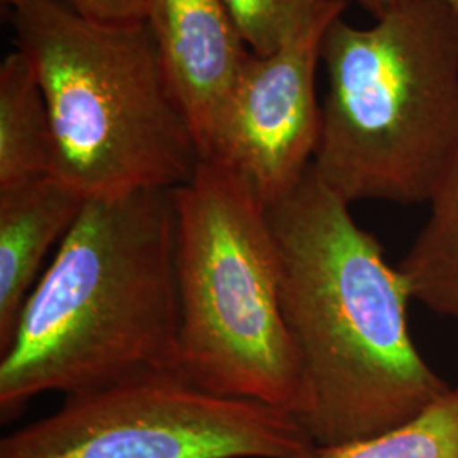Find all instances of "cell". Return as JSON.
<instances>
[{
	"mask_svg": "<svg viewBox=\"0 0 458 458\" xmlns=\"http://www.w3.org/2000/svg\"><path fill=\"white\" fill-rule=\"evenodd\" d=\"M174 189L89 197L0 353V414L33 397L179 372Z\"/></svg>",
	"mask_w": 458,
	"mask_h": 458,
	"instance_id": "2",
	"label": "cell"
},
{
	"mask_svg": "<svg viewBox=\"0 0 458 458\" xmlns=\"http://www.w3.org/2000/svg\"><path fill=\"white\" fill-rule=\"evenodd\" d=\"M428 202L429 217L397 268L412 299L458 319V131Z\"/></svg>",
	"mask_w": 458,
	"mask_h": 458,
	"instance_id": "11",
	"label": "cell"
},
{
	"mask_svg": "<svg viewBox=\"0 0 458 458\" xmlns=\"http://www.w3.org/2000/svg\"><path fill=\"white\" fill-rule=\"evenodd\" d=\"M267 211L299 363L291 414L316 446L386 433L442 399L450 387L411 338L410 289L350 204L311 165Z\"/></svg>",
	"mask_w": 458,
	"mask_h": 458,
	"instance_id": "1",
	"label": "cell"
},
{
	"mask_svg": "<svg viewBox=\"0 0 458 458\" xmlns=\"http://www.w3.org/2000/svg\"><path fill=\"white\" fill-rule=\"evenodd\" d=\"M442 2L446 4L452 9V13L458 17V0H442Z\"/></svg>",
	"mask_w": 458,
	"mask_h": 458,
	"instance_id": "16",
	"label": "cell"
},
{
	"mask_svg": "<svg viewBox=\"0 0 458 458\" xmlns=\"http://www.w3.org/2000/svg\"><path fill=\"white\" fill-rule=\"evenodd\" d=\"M312 168L348 204L429 200L458 131V17L404 0L357 28L336 17Z\"/></svg>",
	"mask_w": 458,
	"mask_h": 458,
	"instance_id": "3",
	"label": "cell"
},
{
	"mask_svg": "<svg viewBox=\"0 0 458 458\" xmlns=\"http://www.w3.org/2000/svg\"><path fill=\"white\" fill-rule=\"evenodd\" d=\"M346 5L331 0L270 55L250 51L202 151L240 172L267 206L289 194L314 162L321 132L316 70L327 28Z\"/></svg>",
	"mask_w": 458,
	"mask_h": 458,
	"instance_id": "7",
	"label": "cell"
},
{
	"mask_svg": "<svg viewBox=\"0 0 458 458\" xmlns=\"http://www.w3.org/2000/svg\"><path fill=\"white\" fill-rule=\"evenodd\" d=\"M174 200L179 372L208 393L291 412L299 363L267 204L240 172L211 158L174 189Z\"/></svg>",
	"mask_w": 458,
	"mask_h": 458,
	"instance_id": "5",
	"label": "cell"
},
{
	"mask_svg": "<svg viewBox=\"0 0 458 458\" xmlns=\"http://www.w3.org/2000/svg\"><path fill=\"white\" fill-rule=\"evenodd\" d=\"M314 458H458V389H450L406 425L318 448Z\"/></svg>",
	"mask_w": 458,
	"mask_h": 458,
	"instance_id": "12",
	"label": "cell"
},
{
	"mask_svg": "<svg viewBox=\"0 0 458 458\" xmlns=\"http://www.w3.org/2000/svg\"><path fill=\"white\" fill-rule=\"evenodd\" d=\"M145 21L202 155L250 48L223 0H147Z\"/></svg>",
	"mask_w": 458,
	"mask_h": 458,
	"instance_id": "8",
	"label": "cell"
},
{
	"mask_svg": "<svg viewBox=\"0 0 458 458\" xmlns=\"http://www.w3.org/2000/svg\"><path fill=\"white\" fill-rule=\"evenodd\" d=\"M4 2H5V4H7V5H9V4H11V2H13V0H4Z\"/></svg>",
	"mask_w": 458,
	"mask_h": 458,
	"instance_id": "17",
	"label": "cell"
},
{
	"mask_svg": "<svg viewBox=\"0 0 458 458\" xmlns=\"http://www.w3.org/2000/svg\"><path fill=\"white\" fill-rule=\"evenodd\" d=\"M9 5L48 106L53 175L85 199L194 177L202 155L147 21L98 22L66 0Z\"/></svg>",
	"mask_w": 458,
	"mask_h": 458,
	"instance_id": "4",
	"label": "cell"
},
{
	"mask_svg": "<svg viewBox=\"0 0 458 458\" xmlns=\"http://www.w3.org/2000/svg\"><path fill=\"white\" fill-rule=\"evenodd\" d=\"M82 16L107 24L143 22L147 0H66Z\"/></svg>",
	"mask_w": 458,
	"mask_h": 458,
	"instance_id": "14",
	"label": "cell"
},
{
	"mask_svg": "<svg viewBox=\"0 0 458 458\" xmlns=\"http://www.w3.org/2000/svg\"><path fill=\"white\" fill-rule=\"evenodd\" d=\"M246 47L270 55L301 33L331 0H223Z\"/></svg>",
	"mask_w": 458,
	"mask_h": 458,
	"instance_id": "13",
	"label": "cell"
},
{
	"mask_svg": "<svg viewBox=\"0 0 458 458\" xmlns=\"http://www.w3.org/2000/svg\"><path fill=\"white\" fill-rule=\"evenodd\" d=\"M85 200L53 174L0 189V352L14 336L41 263L64 242Z\"/></svg>",
	"mask_w": 458,
	"mask_h": 458,
	"instance_id": "9",
	"label": "cell"
},
{
	"mask_svg": "<svg viewBox=\"0 0 458 458\" xmlns=\"http://www.w3.org/2000/svg\"><path fill=\"white\" fill-rule=\"evenodd\" d=\"M355 2L377 19L393 11L394 7H397L404 0H355Z\"/></svg>",
	"mask_w": 458,
	"mask_h": 458,
	"instance_id": "15",
	"label": "cell"
},
{
	"mask_svg": "<svg viewBox=\"0 0 458 458\" xmlns=\"http://www.w3.org/2000/svg\"><path fill=\"white\" fill-rule=\"evenodd\" d=\"M289 411L208 393L177 370L66 395L0 442V458H314Z\"/></svg>",
	"mask_w": 458,
	"mask_h": 458,
	"instance_id": "6",
	"label": "cell"
},
{
	"mask_svg": "<svg viewBox=\"0 0 458 458\" xmlns=\"http://www.w3.org/2000/svg\"><path fill=\"white\" fill-rule=\"evenodd\" d=\"M55 172L48 106L28 56L17 49L0 65V189Z\"/></svg>",
	"mask_w": 458,
	"mask_h": 458,
	"instance_id": "10",
	"label": "cell"
}]
</instances>
